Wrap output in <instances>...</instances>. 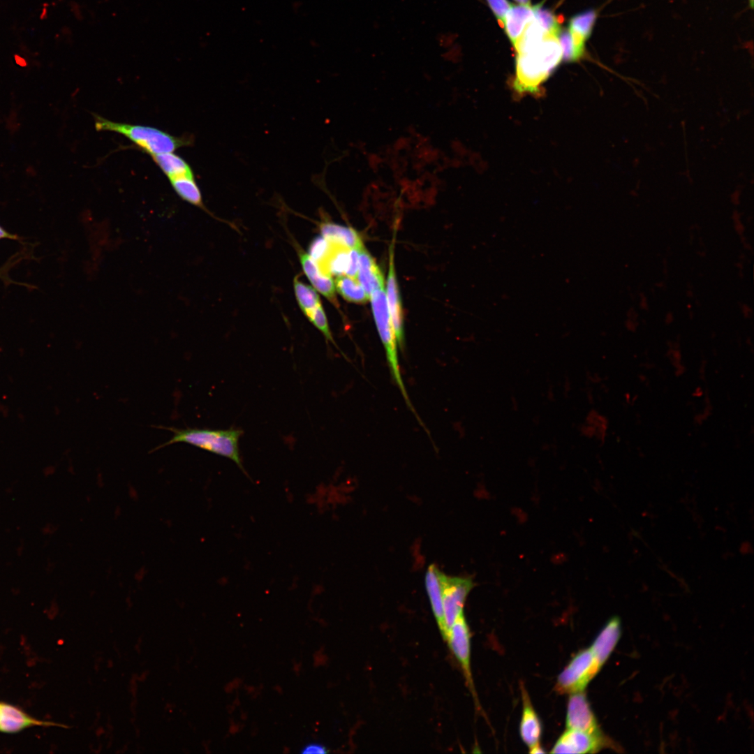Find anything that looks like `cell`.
<instances>
[{
    "label": "cell",
    "instance_id": "1",
    "mask_svg": "<svg viewBox=\"0 0 754 754\" xmlns=\"http://www.w3.org/2000/svg\"><path fill=\"white\" fill-rule=\"evenodd\" d=\"M563 59L562 50L556 36L547 35L534 48L517 54L515 75L512 83L519 95H536L542 84Z\"/></svg>",
    "mask_w": 754,
    "mask_h": 754
},
{
    "label": "cell",
    "instance_id": "2",
    "mask_svg": "<svg viewBox=\"0 0 754 754\" xmlns=\"http://www.w3.org/2000/svg\"><path fill=\"white\" fill-rule=\"evenodd\" d=\"M95 128L99 131H111L128 138L134 145L151 156L173 152L176 149L189 146L193 142L190 136H174L158 128L115 122L94 114Z\"/></svg>",
    "mask_w": 754,
    "mask_h": 754
},
{
    "label": "cell",
    "instance_id": "3",
    "mask_svg": "<svg viewBox=\"0 0 754 754\" xmlns=\"http://www.w3.org/2000/svg\"><path fill=\"white\" fill-rule=\"evenodd\" d=\"M174 433L168 442L159 446L165 447L176 443H185L233 461L246 474L239 450V440L242 434L239 429L214 430L207 429L166 428Z\"/></svg>",
    "mask_w": 754,
    "mask_h": 754
},
{
    "label": "cell",
    "instance_id": "4",
    "mask_svg": "<svg viewBox=\"0 0 754 754\" xmlns=\"http://www.w3.org/2000/svg\"><path fill=\"white\" fill-rule=\"evenodd\" d=\"M371 308L377 330L383 344L391 375L394 380L409 408L413 411L401 371L397 352V341L392 323L384 288L378 289L370 295Z\"/></svg>",
    "mask_w": 754,
    "mask_h": 754
},
{
    "label": "cell",
    "instance_id": "5",
    "mask_svg": "<svg viewBox=\"0 0 754 754\" xmlns=\"http://www.w3.org/2000/svg\"><path fill=\"white\" fill-rule=\"evenodd\" d=\"M600 668L590 647L583 649L560 673L555 690L559 693L568 694L584 691Z\"/></svg>",
    "mask_w": 754,
    "mask_h": 754
},
{
    "label": "cell",
    "instance_id": "6",
    "mask_svg": "<svg viewBox=\"0 0 754 754\" xmlns=\"http://www.w3.org/2000/svg\"><path fill=\"white\" fill-rule=\"evenodd\" d=\"M473 586L474 583L468 577L443 574V603L447 632L456 619L464 613L466 599Z\"/></svg>",
    "mask_w": 754,
    "mask_h": 754
},
{
    "label": "cell",
    "instance_id": "7",
    "mask_svg": "<svg viewBox=\"0 0 754 754\" xmlns=\"http://www.w3.org/2000/svg\"><path fill=\"white\" fill-rule=\"evenodd\" d=\"M609 741L601 733H591L566 729L558 739L552 753H592L608 746Z\"/></svg>",
    "mask_w": 754,
    "mask_h": 754
},
{
    "label": "cell",
    "instance_id": "8",
    "mask_svg": "<svg viewBox=\"0 0 754 754\" xmlns=\"http://www.w3.org/2000/svg\"><path fill=\"white\" fill-rule=\"evenodd\" d=\"M468 626L464 613L461 614L450 628L446 641L461 666L469 687L473 684L471 671V642Z\"/></svg>",
    "mask_w": 754,
    "mask_h": 754
},
{
    "label": "cell",
    "instance_id": "9",
    "mask_svg": "<svg viewBox=\"0 0 754 754\" xmlns=\"http://www.w3.org/2000/svg\"><path fill=\"white\" fill-rule=\"evenodd\" d=\"M566 728L601 733L584 691L570 694L568 702Z\"/></svg>",
    "mask_w": 754,
    "mask_h": 754
},
{
    "label": "cell",
    "instance_id": "10",
    "mask_svg": "<svg viewBox=\"0 0 754 754\" xmlns=\"http://www.w3.org/2000/svg\"><path fill=\"white\" fill-rule=\"evenodd\" d=\"M385 292L390 315L393 325L397 344L401 347L404 342V328L401 302L396 278L393 250L390 251L389 269Z\"/></svg>",
    "mask_w": 754,
    "mask_h": 754
},
{
    "label": "cell",
    "instance_id": "11",
    "mask_svg": "<svg viewBox=\"0 0 754 754\" xmlns=\"http://www.w3.org/2000/svg\"><path fill=\"white\" fill-rule=\"evenodd\" d=\"M443 572L436 565L431 564L426 571L424 582L434 617L443 638L446 640L448 632L445 624L443 603Z\"/></svg>",
    "mask_w": 754,
    "mask_h": 754
},
{
    "label": "cell",
    "instance_id": "12",
    "mask_svg": "<svg viewBox=\"0 0 754 754\" xmlns=\"http://www.w3.org/2000/svg\"><path fill=\"white\" fill-rule=\"evenodd\" d=\"M620 635V620L614 617L607 622L593 642L590 649L600 667L613 651Z\"/></svg>",
    "mask_w": 754,
    "mask_h": 754
},
{
    "label": "cell",
    "instance_id": "13",
    "mask_svg": "<svg viewBox=\"0 0 754 754\" xmlns=\"http://www.w3.org/2000/svg\"><path fill=\"white\" fill-rule=\"evenodd\" d=\"M357 279L369 298L373 292L384 288L385 280L383 273L373 257L364 246L360 249Z\"/></svg>",
    "mask_w": 754,
    "mask_h": 754
},
{
    "label": "cell",
    "instance_id": "14",
    "mask_svg": "<svg viewBox=\"0 0 754 754\" xmlns=\"http://www.w3.org/2000/svg\"><path fill=\"white\" fill-rule=\"evenodd\" d=\"M596 17V12L590 10L579 13L570 20L568 31L578 60L585 54V43L592 33Z\"/></svg>",
    "mask_w": 754,
    "mask_h": 754
},
{
    "label": "cell",
    "instance_id": "15",
    "mask_svg": "<svg viewBox=\"0 0 754 754\" xmlns=\"http://www.w3.org/2000/svg\"><path fill=\"white\" fill-rule=\"evenodd\" d=\"M522 695L523 709L519 723V734L523 741L530 748L539 744L542 734V725L523 687H522Z\"/></svg>",
    "mask_w": 754,
    "mask_h": 754
},
{
    "label": "cell",
    "instance_id": "16",
    "mask_svg": "<svg viewBox=\"0 0 754 754\" xmlns=\"http://www.w3.org/2000/svg\"><path fill=\"white\" fill-rule=\"evenodd\" d=\"M50 725L34 718L22 709L0 702V732L15 733L34 725Z\"/></svg>",
    "mask_w": 754,
    "mask_h": 754
},
{
    "label": "cell",
    "instance_id": "17",
    "mask_svg": "<svg viewBox=\"0 0 754 754\" xmlns=\"http://www.w3.org/2000/svg\"><path fill=\"white\" fill-rule=\"evenodd\" d=\"M533 18L534 6L530 4L511 6L505 15L503 28L513 46Z\"/></svg>",
    "mask_w": 754,
    "mask_h": 754
},
{
    "label": "cell",
    "instance_id": "18",
    "mask_svg": "<svg viewBox=\"0 0 754 754\" xmlns=\"http://www.w3.org/2000/svg\"><path fill=\"white\" fill-rule=\"evenodd\" d=\"M300 259L304 272L314 288L326 298L336 303V288L332 276L324 274L308 253L301 252Z\"/></svg>",
    "mask_w": 754,
    "mask_h": 754
},
{
    "label": "cell",
    "instance_id": "19",
    "mask_svg": "<svg viewBox=\"0 0 754 754\" xmlns=\"http://www.w3.org/2000/svg\"><path fill=\"white\" fill-rule=\"evenodd\" d=\"M322 236L326 239L338 243L350 249L363 246L357 232L353 228L333 223H323L320 226Z\"/></svg>",
    "mask_w": 754,
    "mask_h": 754
},
{
    "label": "cell",
    "instance_id": "20",
    "mask_svg": "<svg viewBox=\"0 0 754 754\" xmlns=\"http://www.w3.org/2000/svg\"><path fill=\"white\" fill-rule=\"evenodd\" d=\"M154 161L169 179L179 177H194L190 165L173 152L151 156Z\"/></svg>",
    "mask_w": 754,
    "mask_h": 754
},
{
    "label": "cell",
    "instance_id": "21",
    "mask_svg": "<svg viewBox=\"0 0 754 754\" xmlns=\"http://www.w3.org/2000/svg\"><path fill=\"white\" fill-rule=\"evenodd\" d=\"M169 181L173 190L181 199L207 212L195 177H179L169 179Z\"/></svg>",
    "mask_w": 754,
    "mask_h": 754
},
{
    "label": "cell",
    "instance_id": "22",
    "mask_svg": "<svg viewBox=\"0 0 754 754\" xmlns=\"http://www.w3.org/2000/svg\"><path fill=\"white\" fill-rule=\"evenodd\" d=\"M334 284L337 292L348 302L363 304L369 300V297L356 278L347 275L338 276Z\"/></svg>",
    "mask_w": 754,
    "mask_h": 754
},
{
    "label": "cell",
    "instance_id": "23",
    "mask_svg": "<svg viewBox=\"0 0 754 754\" xmlns=\"http://www.w3.org/2000/svg\"><path fill=\"white\" fill-rule=\"evenodd\" d=\"M293 287L298 304L304 314L321 304L316 289L297 277L294 279Z\"/></svg>",
    "mask_w": 754,
    "mask_h": 754
},
{
    "label": "cell",
    "instance_id": "24",
    "mask_svg": "<svg viewBox=\"0 0 754 754\" xmlns=\"http://www.w3.org/2000/svg\"><path fill=\"white\" fill-rule=\"evenodd\" d=\"M534 20L548 35L557 36L561 29L558 17L541 6H534Z\"/></svg>",
    "mask_w": 754,
    "mask_h": 754
},
{
    "label": "cell",
    "instance_id": "25",
    "mask_svg": "<svg viewBox=\"0 0 754 754\" xmlns=\"http://www.w3.org/2000/svg\"><path fill=\"white\" fill-rule=\"evenodd\" d=\"M309 321L325 336L326 340L335 344L322 304H319L304 314Z\"/></svg>",
    "mask_w": 754,
    "mask_h": 754
},
{
    "label": "cell",
    "instance_id": "26",
    "mask_svg": "<svg viewBox=\"0 0 754 754\" xmlns=\"http://www.w3.org/2000/svg\"><path fill=\"white\" fill-rule=\"evenodd\" d=\"M330 246L331 243L330 241L323 236L317 237L311 242L308 254L318 265L328 254Z\"/></svg>",
    "mask_w": 754,
    "mask_h": 754
},
{
    "label": "cell",
    "instance_id": "27",
    "mask_svg": "<svg viewBox=\"0 0 754 754\" xmlns=\"http://www.w3.org/2000/svg\"><path fill=\"white\" fill-rule=\"evenodd\" d=\"M557 38L562 50L563 59L566 61H578L568 29H561L557 35Z\"/></svg>",
    "mask_w": 754,
    "mask_h": 754
},
{
    "label": "cell",
    "instance_id": "28",
    "mask_svg": "<svg viewBox=\"0 0 754 754\" xmlns=\"http://www.w3.org/2000/svg\"><path fill=\"white\" fill-rule=\"evenodd\" d=\"M486 1L494 15L496 17L499 24L503 27L505 15L512 5L507 0Z\"/></svg>",
    "mask_w": 754,
    "mask_h": 754
},
{
    "label": "cell",
    "instance_id": "29",
    "mask_svg": "<svg viewBox=\"0 0 754 754\" xmlns=\"http://www.w3.org/2000/svg\"><path fill=\"white\" fill-rule=\"evenodd\" d=\"M360 249H352L350 252V263L345 275L357 279L359 267Z\"/></svg>",
    "mask_w": 754,
    "mask_h": 754
},
{
    "label": "cell",
    "instance_id": "30",
    "mask_svg": "<svg viewBox=\"0 0 754 754\" xmlns=\"http://www.w3.org/2000/svg\"><path fill=\"white\" fill-rule=\"evenodd\" d=\"M302 753H326L327 748L318 743H309L304 746L300 751Z\"/></svg>",
    "mask_w": 754,
    "mask_h": 754
},
{
    "label": "cell",
    "instance_id": "31",
    "mask_svg": "<svg viewBox=\"0 0 754 754\" xmlns=\"http://www.w3.org/2000/svg\"><path fill=\"white\" fill-rule=\"evenodd\" d=\"M55 530H56L55 526L53 524H52L50 522H48V523L44 524L42 526V527L40 528V533L43 535H51L52 534H53L54 533Z\"/></svg>",
    "mask_w": 754,
    "mask_h": 754
},
{
    "label": "cell",
    "instance_id": "32",
    "mask_svg": "<svg viewBox=\"0 0 754 754\" xmlns=\"http://www.w3.org/2000/svg\"><path fill=\"white\" fill-rule=\"evenodd\" d=\"M9 239L14 240H19L20 238L15 234H12L8 232L5 228L0 226V239Z\"/></svg>",
    "mask_w": 754,
    "mask_h": 754
},
{
    "label": "cell",
    "instance_id": "33",
    "mask_svg": "<svg viewBox=\"0 0 754 754\" xmlns=\"http://www.w3.org/2000/svg\"><path fill=\"white\" fill-rule=\"evenodd\" d=\"M8 265L9 264L7 263L5 267H3L2 268H0V279L3 280L4 282L6 283L12 282V281L7 276V274H6V270L8 269V268L10 267V265L8 266Z\"/></svg>",
    "mask_w": 754,
    "mask_h": 754
},
{
    "label": "cell",
    "instance_id": "34",
    "mask_svg": "<svg viewBox=\"0 0 754 754\" xmlns=\"http://www.w3.org/2000/svg\"><path fill=\"white\" fill-rule=\"evenodd\" d=\"M25 550V543L21 540L16 547L15 552L17 556H22Z\"/></svg>",
    "mask_w": 754,
    "mask_h": 754
},
{
    "label": "cell",
    "instance_id": "35",
    "mask_svg": "<svg viewBox=\"0 0 754 754\" xmlns=\"http://www.w3.org/2000/svg\"><path fill=\"white\" fill-rule=\"evenodd\" d=\"M529 748H530V751H529L530 753L538 754V753H545V751L540 746V743L530 747Z\"/></svg>",
    "mask_w": 754,
    "mask_h": 754
},
{
    "label": "cell",
    "instance_id": "36",
    "mask_svg": "<svg viewBox=\"0 0 754 754\" xmlns=\"http://www.w3.org/2000/svg\"><path fill=\"white\" fill-rule=\"evenodd\" d=\"M52 563H51V561L47 562L46 565H45V570L47 572H50L51 570H52Z\"/></svg>",
    "mask_w": 754,
    "mask_h": 754
},
{
    "label": "cell",
    "instance_id": "37",
    "mask_svg": "<svg viewBox=\"0 0 754 754\" xmlns=\"http://www.w3.org/2000/svg\"><path fill=\"white\" fill-rule=\"evenodd\" d=\"M519 4H530V0H515Z\"/></svg>",
    "mask_w": 754,
    "mask_h": 754
},
{
    "label": "cell",
    "instance_id": "38",
    "mask_svg": "<svg viewBox=\"0 0 754 754\" xmlns=\"http://www.w3.org/2000/svg\"><path fill=\"white\" fill-rule=\"evenodd\" d=\"M751 6H753V0H749Z\"/></svg>",
    "mask_w": 754,
    "mask_h": 754
}]
</instances>
